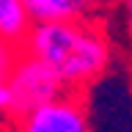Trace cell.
I'll use <instances>...</instances> for the list:
<instances>
[{
    "label": "cell",
    "instance_id": "7",
    "mask_svg": "<svg viewBox=\"0 0 132 132\" xmlns=\"http://www.w3.org/2000/svg\"><path fill=\"white\" fill-rule=\"evenodd\" d=\"M124 11H127V30H129V36H132V3H127Z\"/></svg>",
    "mask_w": 132,
    "mask_h": 132
},
{
    "label": "cell",
    "instance_id": "2",
    "mask_svg": "<svg viewBox=\"0 0 132 132\" xmlns=\"http://www.w3.org/2000/svg\"><path fill=\"white\" fill-rule=\"evenodd\" d=\"M63 94V82L41 61L19 52L6 85H0V116L11 121H22L28 113L39 110L41 105H50Z\"/></svg>",
    "mask_w": 132,
    "mask_h": 132
},
{
    "label": "cell",
    "instance_id": "1",
    "mask_svg": "<svg viewBox=\"0 0 132 132\" xmlns=\"http://www.w3.org/2000/svg\"><path fill=\"white\" fill-rule=\"evenodd\" d=\"M22 52L41 61L66 91L88 85L110 63V44L105 33L85 19L66 25H33Z\"/></svg>",
    "mask_w": 132,
    "mask_h": 132
},
{
    "label": "cell",
    "instance_id": "4",
    "mask_svg": "<svg viewBox=\"0 0 132 132\" xmlns=\"http://www.w3.org/2000/svg\"><path fill=\"white\" fill-rule=\"evenodd\" d=\"M25 11L33 25H66L80 22L91 6L85 0H25Z\"/></svg>",
    "mask_w": 132,
    "mask_h": 132
},
{
    "label": "cell",
    "instance_id": "6",
    "mask_svg": "<svg viewBox=\"0 0 132 132\" xmlns=\"http://www.w3.org/2000/svg\"><path fill=\"white\" fill-rule=\"evenodd\" d=\"M19 52H22L19 47H14V44H8V41L0 39V85H6L8 74H11L16 58H19Z\"/></svg>",
    "mask_w": 132,
    "mask_h": 132
},
{
    "label": "cell",
    "instance_id": "3",
    "mask_svg": "<svg viewBox=\"0 0 132 132\" xmlns=\"http://www.w3.org/2000/svg\"><path fill=\"white\" fill-rule=\"evenodd\" d=\"M19 124V132H91L88 110L82 99L72 91L52 99L50 105H41L39 110L28 113Z\"/></svg>",
    "mask_w": 132,
    "mask_h": 132
},
{
    "label": "cell",
    "instance_id": "5",
    "mask_svg": "<svg viewBox=\"0 0 132 132\" xmlns=\"http://www.w3.org/2000/svg\"><path fill=\"white\" fill-rule=\"evenodd\" d=\"M33 22L25 11V0H0V39L22 50Z\"/></svg>",
    "mask_w": 132,
    "mask_h": 132
}]
</instances>
